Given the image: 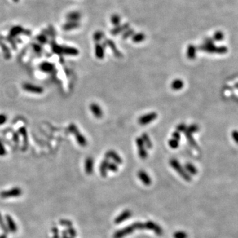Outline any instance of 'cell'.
Returning <instances> with one entry per match:
<instances>
[{
  "label": "cell",
  "mask_w": 238,
  "mask_h": 238,
  "mask_svg": "<svg viewBox=\"0 0 238 238\" xmlns=\"http://www.w3.org/2000/svg\"><path fill=\"white\" fill-rule=\"evenodd\" d=\"M198 49L203 52H206L210 54H224L227 51L228 49L225 46H216L214 44H203L198 46Z\"/></svg>",
  "instance_id": "6da1fadb"
},
{
  "label": "cell",
  "mask_w": 238,
  "mask_h": 238,
  "mask_svg": "<svg viewBox=\"0 0 238 238\" xmlns=\"http://www.w3.org/2000/svg\"><path fill=\"white\" fill-rule=\"evenodd\" d=\"M170 165L185 181H191L192 177L191 175L188 174L185 171V168L181 165V163L176 159H171L170 161Z\"/></svg>",
  "instance_id": "7a4b0ae2"
},
{
  "label": "cell",
  "mask_w": 238,
  "mask_h": 238,
  "mask_svg": "<svg viewBox=\"0 0 238 238\" xmlns=\"http://www.w3.org/2000/svg\"><path fill=\"white\" fill-rule=\"evenodd\" d=\"M68 131L75 135L76 139L79 146L82 147H86L87 145V140L82 134L79 131L77 126L74 124H70L68 127Z\"/></svg>",
  "instance_id": "3957f363"
},
{
  "label": "cell",
  "mask_w": 238,
  "mask_h": 238,
  "mask_svg": "<svg viewBox=\"0 0 238 238\" xmlns=\"http://www.w3.org/2000/svg\"><path fill=\"white\" fill-rule=\"evenodd\" d=\"M136 230H138L136 222L133 223L132 224L126 226L121 230L115 231L113 234V238H124L128 235L132 234Z\"/></svg>",
  "instance_id": "277c9868"
},
{
  "label": "cell",
  "mask_w": 238,
  "mask_h": 238,
  "mask_svg": "<svg viewBox=\"0 0 238 238\" xmlns=\"http://www.w3.org/2000/svg\"><path fill=\"white\" fill-rule=\"evenodd\" d=\"M23 194V191L19 187H13L7 191H3L0 192V197L2 198H8L20 196Z\"/></svg>",
  "instance_id": "5b68a950"
},
{
  "label": "cell",
  "mask_w": 238,
  "mask_h": 238,
  "mask_svg": "<svg viewBox=\"0 0 238 238\" xmlns=\"http://www.w3.org/2000/svg\"><path fill=\"white\" fill-rule=\"evenodd\" d=\"M136 144L138 150V156L142 160H146L148 156V153L146 149V146L141 137H137L136 139Z\"/></svg>",
  "instance_id": "8992f818"
},
{
  "label": "cell",
  "mask_w": 238,
  "mask_h": 238,
  "mask_svg": "<svg viewBox=\"0 0 238 238\" xmlns=\"http://www.w3.org/2000/svg\"><path fill=\"white\" fill-rule=\"evenodd\" d=\"M157 117V114L156 112H152L141 116L138 118V123L141 125H147L155 121Z\"/></svg>",
  "instance_id": "52a82bcc"
},
{
  "label": "cell",
  "mask_w": 238,
  "mask_h": 238,
  "mask_svg": "<svg viewBox=\"0 0 238 238\" xmlns=\"http://www.w3.org/2000/svg\"><path fill=\"white\" fill-rule=\"evenodd\" d=\"M144 224L146 230L154 231V233L157 236H161L163 234V231L160 225L156 224V222L152 221H148L144 223Z\"/></svg>",
  "instance_id": "ba28073f"
},
{
  "label": "cell",
  "mask_w": 238,
  "mask_h": 238,
  "mask_svg": "<svg viewBox=\"0 0 238 238\" xmlns=\"http://www.w3.org/2000/svg\"><path fill=\"white\" fill-rule=\"evenodd\" d=\"M23 88L24 91L33 93H37V94H41L44 92V89L38 86H35L34 84H31L29 83H25L23 85Z\"/></svg>",
  "instance_id": "9c48e42d"
},
{
  "label": "cell",
  "mask_w": 238,
  "mask_h": 238,
  "mask_svg": "<svg viewBox=\"0 0 238 238\" xmlns=\"http://www.w3.org/2000/svg\"><path fill=\"white\" fill-rule=\"evenodd\" d=\"M105 158L107 159H111V160L114 161V163H117V165H121L123 163V160L122 157L118 154V153L116 152L115 150H108L107 151L105 154Z\"/></svg>",
  "instance_id": "30bf717a"
},
{
  "label": "cell",
  "mask_w": 238,
  "mask_h": 238,
  "mask_svg": "<svg viewBox=\"0 0 238 238\" xmlns=\"http://www.w3.org/2000/svg\"><path fill=\"white\" fill-rule=\"evenodd\" d=\"M132 214V213L131 210H124L115 218V220H114V222H115V224H120L123 222H125V220L129 219V218L131 217Z\"/></svg>",
  "instance_id": "8fae6325"
},
{
  "label": "cell",
  "mask_w": 238,
  "mask_h": 238,
  "mask_svg": "<svg viewBox=\"0 0 238 238\" xmlns=\"http://www.w3.org/2000/svg\"><path fill=\"white\" fill-rule=\"evenodd\" d=\"M104 44H105L106 46H108L109 48H110V49L112 51L114 55H115L116 57L118 58H121L122 57V54L117 49L116 44L112 41V40L106 39Z\"/></svg>",
  "instance_id": "7c38bea8"
},
{
  "label": "cell",
  "mask_w": 238,
  "mask_h": 238,
  "mask_svg": "<svg viewBox=\"0 0 238 238\" xmlns=\"http://www.w3.org/2000/svg\"><path fill=\"white\" fill-rule=\"evenodd\" d=\"M137 175L140 180L146 186H150L152 184V178L145 171L140 170L138 172Z\"/></svg>",
  "instance_id": "4fadbf2b"
},
{
  "label": "cell",
  "mask_w": 238,
  "mask_h": 238,
  "mask_svg": "<svg viewBox=\"0 0 238 238\" xmlns=\"http://www.w3.org/2000/svg\"><path fill=\"white\" fill-rule=\"evenodd\" d=\"M89 108L93 113V115L97 118H101L103 115V112L101 107L95 103H92L89 105Z\"/></svg>",
  "instance_id": "5bb4252c"
},
{
  "label": "cell",
  "mask_w": 238,
  "mask_h": 238,
  "mask_svg": "<svg viewBox=\"0 0 238 238\" xmlns=\"http://www.w3.org/2000/svg\"><path fill=\"white\" fill-rule=\"evenodd\" d=\"M6 225L7 227V229L9 231H10L12 233H15L17 231V225L16 224V223L15 222L14 220L12 218V217L9 215H6Z\"/></svg>",
  "instance_id": "9a60e30c"
},
{
  "label": "cell",
  "mask_w": 238,
  "mask_h": 238,
  "mask_svg": "<svg viewBox=\"0 0 238 238\" xmlns=\"http://www.w3.org/2000/svg\"><path fill=\"white\" fill-rule=\"evenodd\" d=\"M79 53V51L75 47L62 46V54L68 56H77Z\"/></svg>",
  "instance_id": "2e32d148"
},
{
  "label": "cell",
  "mask_w": 238,
  "mask_h": 238,
  "mask_svg": "<svg viewBox=\"0 0 238 238\" xmlns=\"http://www.w3.org/2000/svg\"><path fill=\"white\" fill-rule=\"evenodd\" d=\"M94 160L93 157H87L85 161V171L87 175H91L93 172Z\"/></svg>",
  "instance_id": "e0dca14e"
},
{
  "label": "cell",
  "mask_w": 238,
  "mask_h": 238,
  "mask_svg": "<svg viewBox=\"0 0 238 238\" xmlns=\"http://www.w3.org/2000/svg\"><path fill=\"white\" fill-rule=\"evenodd\" d=\"M24 31V29L21 27V26H14L9 31V37L10 38H14L19 36V34H23Z\"/></svg>",
  "instance_id": "ac0fdd59"
},
{
  "label": "cell",
  "mask_w": 238,
  "mask_h": 238,
  "mask_svg": "<svg viewBox=\"0 0 238 238\" xmlns=\"http://www.w3.org/2000/svg\"><path fill=\"white\" fill-rule=\"evenodd\" d=\"M110 161L107 158H105L101 163L100 166H99V172L103 177H106L107 175L108 171V166Z\"/></svg>",
  "instance_id": "d6986e66"
},
{
  "label": "cell",
  "mask_w": 238,
  "mask_h": 238,
  "mask_svg": "<svg viewBox=\"0 0 238 238\" xmlns=\"http://www.w3.org/2000/svg\"><path fill=\"white\" fill-rule=\"evenodd\" d=\"M185 134V136L187 138V140L188 142V143H189V145L191 146H192L193 148L196 149V150H199V146H198V143L196 142V141L195 140V138H193V136H192V134L188 132V131H185L183 132Z\"/></svg>",
  "instance_id": "ffe728a7"
},
{
  "label": "cell",
  "mask_w": 238,
  "mask_h": 238,
  "mask_svg": "<svg viewBox=\"0 0 238 238\" xmlns=\"http://www.w3.org/2000/svg\"><path fill=\"white\" fill-rule=\"evenodd\" d=\"M95 56L99 59L102 60L105 56V49L104 46L100 43H97L95 46Z\"/></svg>",
  "instance_id": "44dd1931"
},
{
  "label": "cell",
  "mask_w": 238,
  "mask_h": 238,
  "mask_svg": "<svg viewBox=\"0 0 238 238\" xmlns=\"http://www.w3.org/2000/svg\"><path fill=\"white\" fill-rule=\"evenodd\" d=\"M187 56L188 59L193 60L196 58V48L193 44H189L187 48Z\"/></svg>",
  "instance_id": "7402d4cb"
},
{
  "label": "cell",
  "mask_w": 238,
  "mask_h": 238,
  "mask_svg": "<svg viewBox=\"0 0 238 238\" xmlns=\"http://www.w3.org/2000/svg\"><path fill=\"white\" fill-rule=\"evenodd\" d=\"M129 28V24L128 23H125L122 24V25L121 26H117L114 29H112L111 31V34H112V35H117V34H120L124 31H126L127 29Z\"/></svg>",
  "instance_id": "603a6c76"
},
{
  "label": "cell",
  "mask_w": 238,
  "mask_h": 238,
  "mask_svg": "<svg viewBox=\"0 0 238 238\" xmlns=\"http://www.w3.org/2000/svg\"><path fill=\"white\" fill-rule=\"evenodd\" d=\"M40 69L44 72L49 73L51 72L54 70V65L52 63L48 62H44L41 64L40 65Z\"/></svg>",
  "instance_id": "cb8c5ba5"
},
{
  "label": "cell",
  "mask_w": 238,
  "mask_h": 238,
  "mask_svg": "<svg viewBox=\"0 0 238 238\" xmlns=\"http://www.w3.org/2000/svg\"><path fill=\"white\" fill-rule=\"evenodd\" d=\"M79 26H80V23L78 21H68L64 24L62 29L64 31H68L73 29H77L79 27Z\"/></svg>",
  "instance_id": "d4e9b609"
},
{
  "label": "cell",
  "mask_w": 238,
  "mask_h": 238,
  "mask_svg": "<svg viewBox=\"0 0 238 238\" xmlns=\"http://www.w3.org/2000/svg\"><path fill=\"white\" fill-rule=\"evenodd\" d=\"M19 132L20 134H21V136L23 137V149L24 150H26L28 146V134H27V128L23 126L21 128H20L19 129Z\"/></svg>",
  "instance_id": "484cf974"
},
{
  "label": "cell",
  "mask_w": 238,
  "mask_h": 238,
  "mask_svg": "<svg viewBox=\"0 0 238 238\" xmlns=\"http://www.w3.org/2000/svg\"><path fill=\"white\" fill-rule=\"evenodd\" d=\"M68 21H78L81 19V13L78 11H72L66 15Z\"/></svg>",
  "instance_id": "4316f807"
},
{
  "label": "cell",
  "mask_w": 238,
  "mask_h": 238,
  "mask_svg": "<svg viewBox=\"0 0 238 238\" xmlns=\"http://www.w3.org/2000/svg\"><path fill=\"white\" fill-rule=\"evenodd\" d=\"M185 170L188 174H191L192 175H196L198 172L197 168L190 162H187L185 163Z\"/></svg>",
  "instance_id": "83f0119b"
},
{
  "label": "cell",
  "mask_w": 238,
  "mask_h": 238,
  "mask_svg": "<svg viewBox=\"0 0 238 238\" xmlns=\"http://www.w3.org/2000/svg\"><path fill=\"white\" fill-rule=\"evenodd\" d=\"M184 86V82L180 79H176L173 80L171 84V87L174 91H178Z\"/></svg>",
  "instance_id": "f1b7e54d"
},
{
  "label": "cell",
  "mask_w": 238,
  "mask_h": 238,
  "mask_svg": "<svg viewBox=\"0 0 238 238\" xmlns=\"http://www.w3.org/2000/svg\"><path fill=\"white\" fill-rule=\"evenodd\" d=\"M141 138L142 139V140L143 142V143H144L146 148L149 149V150H150V149L152 148V147H153L152 142L151 140L150 136H149V135L147 133H146V132L142 133V136H141Z\"/></svg>",
  "instance_id": "f546056e"
},
{
  "label": "cell",
  "mask_w": 238,
  "mask_h": 238,
  "mask_svg": "<svg viewBox=\"0 0 238 238\" xmlns=\"http://www.w3.org/2000/svg\"><path fill=\"white\" fill-rule=\"evenodd\" d=\"M0 46L2 47L5 58L7 60L10 59V58L11 57V52H10V50L9 49L7 46L6 44H4L3 42L0 41Z\"/></svg>",
  "instance_id": "4dcf8cb0"
},
{
  "label": "cell",
  "mask_w": 238,
  "mask_h": 238,
  "mask_svg": "<svg viewBox=\"0 0 238 238\" xmlns=\"http://www.w3.org/2000/svg\"><path fill=\"white\" fill-rule=\"evenodd\" d=\"M146 38L145 34L142 33H139L135 34H133L132 36V40L135 43H140L143 41Z\"/></svg>",
  "instance_id": "1f68e13d"
},
{
  "label": "cell",
  "mask_w": 238,
  "mask_h": 238,
  "mask_svg": "<svg viewBox=\"0 0 238 238\" xmlns=\"http://www.w3.org/2000/svg\"><path fill=\"white\" fill-rule=\"evenodd\" d=\"M51 48H52V51L54 53H55L56 54H59L60 55L62 54V46L59 45L56 42H51Z\"/></svg>",
  "instance_id": "d6a6232c"
},
{
  "label": "cell",
  "mask_w": 238,
  "mask_h": 238,
  "mask_svg": "<svg viewBox=\"0 0 238 238\" xmlns=\"http://www.w3.org/2000/svg\"><path fill=\"white\" fill-rule=\"evenodd\" d=\"M186 130L191 134L196 133L199 131V126H198L196 124H192V125L187 127Z\"/></svg>",
  "instance_id": "836d02e7"
},
{
  "label": "cell",
  "mask_w": 238,
  "mask_h": 238,
  "mask_svg": "<svg viewBox=\"0 0 238 238\" xmlns=\"http://www.w3.org/2000/svg\"><path fill=\"white\" fill-rule=\"evenodd\" d=\"M103 37H104L103 33L102 31H96L93 34V36L94 41H95L96 42H100Z\"/></svg>",
  "instance_id": "e575fe53"
},
{
  "label": "cell",
  "mask_w": 238,
  "mask_h": 238,
  "mask_svg": "<svg viewBox=\"0 0 238 238\" xmlns=\"http://www.w3.org/2000/svg\"><path fill=\"white\" fill-rule=\"evenodd\" d=\"M173 238H188L187 233L184 231H177L173 235Z\"/></svg>",
  "instance_id": "d590c367"
},
{
  "label": "cell",
  "mask_w": 238,
  "mask_h": 238,
  "mask_svg": "<svg viewBox=\"0 0 238 238\" xmlns=\"http://www.w3.org/2000/svg\"><path fill=\"white\" fill-rule=\"evenodd\" d=\"M168 145L172 149H177L179 146V142L175 139L171 138L168 140Z\"/></svg>",
  "instance_id": "8d00e7d4"
},
{
  "label": "cell",
  "mask_w": 238,
  "mask_h": 238,
  "mask_svg": "<svg viewBox=\"0 0 238 238\" xmlns=\"http://www.w3.org/2000/svg\"><path fill=\"white\" fill-rule=\"evenodd\" d=\"M0 227H1L2 230L5 233H6V234H7V233L9 232V230L7 229V225H6V223L5 222L4 219H3V217L1 214V213H0Z\"/></svg>",
  "instance_id": "74e56055"
},
{
  "label": "cell",
  "mask_w": 238,
  "mask_h": 238,
  "mask_svg": "<svg viewBox=\"0 0 238 238\" xmlns=\"http://www.w3.org/2000/svg\"><path fill=\"white\" fill-rule=\"evenodd\" d=\"M111 21L114 25L118 26V24H120V22H121V18H120V17H119V15H118L114 14L111 16Z\"/></svg>",
  "instance_id": "f35d334b"
},
{
  "label": "cell",
  "mask_w": 238,
  "mask_h": 238,
  "mask_svg": "<svg viewBox=\"0 0 238 238\" xmlns=\"http://www.w3.org/2000/svg\"><path fill=\"white\" fill-rule=\"evenodd\" d=\"M224 38V34L221 31H217L214 33L213 39L216 41H221Z\"/></svg>",
  "instance_id": "ab89813d"
},
{
  "label": "cell",
  "mask_w": 238,
  "mask_h": 238,
  "mask_svg": "<svg viewBox=\"0 0 238 238\" xmlns=\"http://www.w3.org/2000/svg\"><path fill=\"white\" fill-rule=\"evenodd\" d=\"M134 31L133 29H127L126 31H125V32H124L123 34H122V38L125 40L129 37H132L133 34H134Z\"/></svg>",
  "instance_id": "60d3db41"
},
{
  "label": "cell",
  "mask_w": 238,
  "mask_h": 238,
  "mask_svg": "<svg viewBox=\"0 0 238 238\" xmlns=\"http://www.w3.org/2000/svg\"><path fill=\"white\" fill-rule=\"evenodd\" d=\"M37 40L38 42H40L41 44H46L48 42V38H47L45 34H40V35L37 36Z\"/></svg>",
  "instance_id": "b9f144b4"
},
{
  "label": "cell",
  "mask_w": 238,
  "mask_h": 238,
  "mask_svg": "<svg viewBox=\"0 0 238 238\" xmlns=\"http://www.w3.org/2000/svg\"><path fill=\"white\" fill-rule=\"evenodd\" d=\"M108 170L112 172H117L118 170V165L115 163H109L108 166Z\"/></svg>",
  "instance_id": "7bdbcfd3"
},
{
  "label": "cell",
  "mask_w": 238,
  "mask_h": 238,
  "mask_svg": "<svg viewBox=\"0 0 238 238\" xmlns=\"http://www.w3.org/2000/svg\"><path fill=\"white\" fill-rule=\"evenodd\" d=\"M66 232H67L68 235H69L72 238L76 237L77 236V233H76V230L74 229V228H73L72 227H68V230H67Z\"/></svg>",
  "instance_id": "ee69618b"
},
{
  "label": "cell",
  "mask_w": 238,
  "mask_h": 238,
  "mask_svg": "<svg viewBox=\"0 0 238 238\" xmlns=\"http://www.w3.org/2000/svg\"><path fill=\"white\" fill-rule=\"evenodd\" d=\"M187 126L185 125V123H181L176 126V131L180 132V133L184 132L187 130Z\"/></svg>",
  "instance_id": "f6af8a7d"
},
{
  "label": "cell",
  "mask_w": 238,
  "mask_h": 238,
  "mask_svg": "<svg viewBox=\"0 0 238 238\" xmlns=\"http://www.w3.org/2000/svg\"><path fill=\"white\" fill-rule=\"evenodd\" d=\"M32 46H33V48L34 50V51L36 53L40 54V53L42 52V48L41 46L40 45V44H37V43H34V44H33Z\"/></svg>",
  "instance_id": "bcb514c9"
},
{
  "label": "cell",
  "mask_w": 238,
  "mask_h": 238,
  "mask_svg": "<svg viewBox=\"0 0 238 238\" xmlns=\"http://www.w3.org/2000/svg\"><path fill=\"white\" fill-rule=\"evenodd\" d=\"M60 224L63 226H66L67 227H69L72 226V223L71 221L68 220H62L60 221Z\"/></svg>",
  "instance_id": "7dc6e473"
},
{
  "label": "cell",
  "mask_w": 238,
  "mask_h": 238,
  "mask_svg": "<svg viewBox=\"0 0 238 238\" xmlns=\"http://www.w3.org/2000/svg\"><path fill=\"white\" fill-rule=\"evenodd\" d=\"M7 121V117L5 114L1 113L0 114V125H2L6 123Z\"/></svg>",
  "instance_id": "c3c4849f"
},
{
  "label": "cell",
  "mask_w": 238,
  "mask_h": 238,
  "mask_svg": "<svg viewBox=\"0 0 238 238\" xmlns=\"http://www.w3.org/2000/svg\"><path fill=\"white\" fill-rule=\"evenodd\" d=\"M172 138L173 139H175V140L179 141L181 140V133L178 132L177 131H175L173 132V134H172Z\"/></svg>",
  "instance_id": "681fc988"
},
{
  "label": "cell",
  "mask_w": 238,
  "mask_h": 238,
  "mask_svg": "<svg viewBox=\"0 0 238 238\" xmlns=\"http://www.w3.org/2000/svg\"><path fill=\"white\" fill-rule=\"evenodd\" d=\"M6 154V150L4 148L2 143L0 142V156H3Z\"/></svg>",
  "instance_id": "f907efd6"
},
{
  "label": "cell",
  "mask_w": 238,
  "mask_h": 238,
  "mask_svg": "<svg viewBox=\"0 0 238 238\" xmlns=\"http://www.w3.org/2000/svg\"><path fill=\"white\" fill-rule=\"evenodd\" d=\"M237 136H238V133L237 130H234L231 132V137L236 143L237 142Z\"/></svg>",
  "instance_id": "816d5d0a"
},
{
  "label": "cell",
  "mask_w": 238,
  "mask_h": 238,
  "mask_svg": "<svg viewBox=\"0 0 238 238\" xmlns=\"http://www.w3.org/2000/svg\"><path fill=\"white\" fill-rule=\"evenodd\" d=\"M13 139L14 142L18 143L19 141V134L17 133H14L13 135Z\"/></svg>",
  "instance_id": "f5cc1de1"
},
{
  "label": "cell",
  "mask_w": 238,
  "mask_h": 238,
  "mask_svg": "<svg viewBox=\"0 0 238 238\" xmlns=\"http://www.w3.org/2000/svg\"><path fill=\"white\" fill-rule=\"evenodd\" d=\"M213 42H214V41L210 38H207L205 40V44H214L213 43Z\"/></svg>",
  "instance_id": "db71d44e"
},
{
  "label": "cell",
  "mask_w": 238,
  "mask_h": 238,
  "mask_svg": "<svg viewBox=\"0 0 238 238\" xmlns=\"http://www.w3.org/2000/svg\"><path fill=\"white\" fill-rule=\"evenodd\" d=\"M62 238H72V237L68 236V234L66 231H64L62 234Z\"/></svg>",
  "instance_id": "11a10c76"
},
{
  "label": "cell",
  "mask_w": 238,
  "mask_h": 238,
  "mask_svg": "<svg viewBox=\"0 0 238 238\" xmlns=\"http://www.w3.org/2000/svg\"><path fill=\"white\" fill-rule=\"evenodd\" d=\"M0 238H7V235L3 234V235L0 236Z\"/></svg>",
  "instance_id": "9f6ffc18"
},
{
  "label": "cell",
  "mask_w": 238,
  "mask_h": 238,
  "mask_svg": "<svg viewBox=\"0 0 238 238\" xmlns=\"http://www.w3.org/2000/svg\"><path fill=\"white\" fill-rule=\"evenodd\" d=\"M13 1L14 2H15V3H17V2H19V0H13Z\"/></svg>",
  "instance_id": "6f0895ef"
}]
</instances>
